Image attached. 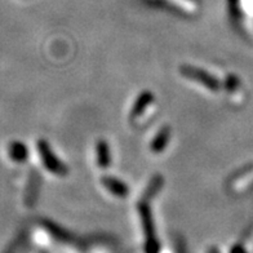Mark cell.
<instances>
[{
	"mask_svg": "<svg viewBox=\"0 0 253 253\" xmlns=\"http://www.w3.org/2000/svg\"><path fill=\"white\" fill-rule=\"evenodd\" d=\"M38 153L42 159L44 168L49 172V173L54 174V176L63 177L67 174V167L61 162L58 158L56 157V154L53 153L52 147L49 146V143L45 140H38L37 143Z\"/></svg>",
	"mask_w": 253,
	"mask_h": 253,
	"instance_id": "obj_1",
	"label": "cell"
},
{
	"mask_svg": "<svg viewBox=\"0 0 253 253\" xmlns=\"http://www.w3.org/2000/svg\"><path fill=\"white\" fill-rule=\"evenodd\" d=\"M180 73L185 78L193 80V82H197L198 84L203 85V87L212 90V92H217V90L220 89V83L211 74L206 73L203 70H199L198 67H191L185 65V66L180 67Z\"/></svg>",
	"mask_w": 253,
	"mask_h": 253,
	"instance_id": "obj_2",
	"label": "cell"
},
{
	"mask_svg": "<svg viewBox=\"0 0 253 253\" xmlns=\"http://www.w3.org/2000/svg\"><path fill=\"white\" fill-rule=\"evenodd\" d=\"M154 96L151 92H143L138 96V98L134 102L133 107H132V111H130V119L136 120L140 117H142L143 114L146 113L147 109L154 103Z\"/></svg>",
	"mask_w": 253,
	"mask_h": 253,
	"instance_id": "obj_3",
	"label": "cell"
},
{
	"mask_svg": "<svg viewBox=\"0 0 253 253\" xmlns=\"http://www.w3.org/2000/svg\"><path fill=\"white\" fill-rule=\"evenodd\" d=\"M101 182L113 195L119 198H126L129 194V189L126 183L122 182L120 180L115 178V177H102Z\"/></svg>",
	"mask_w": 253,
	"mask_h": 253,
	"instance_id": "obj_4",
	"label": "cell"
},
{
	"mask_svg": "<svg viewBox=\"0 0 253 253\" xmlns=\"http://www.w3.org/2000/svg\"><path fill=\"white\" fill-rule=\"evenodd\" d=\"M8 155L16 163H25L29 158V150H27V146L24 142L13 141L8 146Z\"/></svg>",
	"mask_w": 253,
	"mask_h": 253,
	"instance_id": "obj_5",
	"label": "cell"
},
{
	"mask_svg": "<svg viewBox=\"0 0 253 253\" xmlns=\"http://www.w3.org/2000/svg\"><path fill=\"white\" fill-rule=\"evenodd\" d=\"M169 129L168 128H162L159 130V133L157 136L154 137L153 141H151V145H150V149L153 153L155 154H159L164 150L168 145V141H169Z\"/></svg>",
	"mask_w": 253,
	"mask_h": 253,
	"instance_id": "obj_6",
	"label": "cell"
},
{
	"mask_svg": "<svg viewBox=\"0 0 253 253\" xmlns=\"http://www.w3.org/2000/svg\"><path fill=\"white\" fill-rule=\"evenodd\" d=\"M97 164L101 168H107L110 164V150L109 145L103 140L98 141L97 143Z\"/></svg>",
	"mask_w": 253,
	"mask_h": 253,
	"instance_id": "obj_7",
	"label": "cell"
},
{
	"mask_svg": "<svg viewBox=\"0 0 253 253\" xmlns=\"http://www.w3.org/2000/svg\"><path fill=\"white\" fill-rule=\"evenodd\" d=\"M173 4H177V5H180L181 8H183L187 12H194L195 10V5H194L190 0H170Z\"/></svg>",
	"mask_w": 253,
	"mask_h": 253,
	"instance_id": "obj_8",
	"label": "cell"
}]
</instances>
